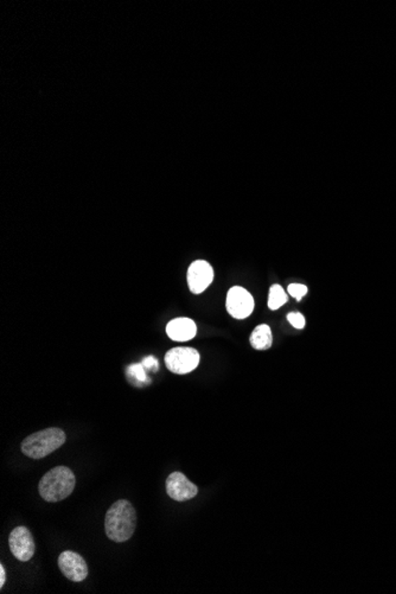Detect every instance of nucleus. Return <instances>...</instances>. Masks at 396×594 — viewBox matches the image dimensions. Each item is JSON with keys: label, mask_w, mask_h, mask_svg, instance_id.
<instances>
[{"label": "nucleus", "mask_w": 396, "mask_h": 594, "mask_svg": "<svg viewBox=\"0 0 396 594\" xmlns=\"http://www.w3.org/2000/svg\"><path fill=\"white\" fill-rule=\"evenodd\" d=\"M166 334L172 341H190L196 336V323L190 318H176L168 324Z\"/></svg>", "instance_id": "9d476101"}, {"label": "nucleus", "mask_w": 396, "mask_h": 594, "mask_svg": "<svg viewBox=\"0 0 396 594\" xmlns=\"http://www.w3.org/2000/svg\"><path fill=\"white\" fill-rule=\"evenodd\" d=\"M58 567L63 576L74 583H81L88 576V566L85 558L75 551H63L58 558Z\"/></svg>", "instance_id": "0eeeda50"}, {"label": "nucleus", "mask_w": 396, "mask_h": 594, "mask_svg": "<svg viewBox=\"0 0 396 594\" xmlns=\"http://www.w3.org/2000/svg\"><path fill=\"white\" fill-rule=\"evenodd\" d=\"M127 371H129V375L134 377L138 382H147L145 366H144L141 363H139V364H132V366H129Z\"/></svg>", "instance_id": "ddd939ff"}, {"label": "nucleus", "mask_w": 396, "mask_h": 594, "mask_svg": "<svg viewBox=\"0 0 396 594\" xmlns=\"http://www.w3.org/2000/svg\"><path fill=\"white\" fill-rule=\"evenodd\" d=\"M137 526V512L126 499H119L108 509L105 519V530L108 539L118 543L132 537Z\"/></svg>", "instance_id": "f257e3e1"}, {"label": "nucleus", "mask_w": 396, "mask_h": 594, "mask_svg": "<svg viewBox=\"0 0 396 594\" xmlns=\"http://www.w3.org/2000/svg\"><path fill=\"white\" fill-rule=\"evenodd\" d=\"M5 583H6V572H5L4 566L0 565V587L3 588Z\"/></svg>", "instance_id": "f3484780"}, {"label": "nucleus", "mask_w": 396, "mask_h": 594, "mask_svg": "<svg viewBox=\"0 0 396 594\" xmlns=\"http://www.w3.org/2000/svg\"><path fill=\"white\" fill-rule=\"evenodd\" d=\"M75 476L72 470L67 466H58L42 477L38 491L44 501L55 503L69 497L75 489Z\"/></svg>", "instance_id": "f03ea898"}, {"label": "nucleus", "mask_w": 396, "mask_h": 594, "mask_svg": "<svg viewBox=\"0 0 396 594\" xmlns=\"http://www.w3.org/2000/svg\"><path fill=\"white\" fill-rule=\"evenodd\" d=\"M287 320L292 324L296 329H304L305 327V317L299 312H291L287 314Z\"/></svg>", "instance_id": "2eb2a0df"}, {"label": "nucleus", "mask_w": 396, "mask_h": 594, "mask_svg": "<svg viewBox=\"0 0 396 594\" xmlns=\"http://www.w3.org/2000/svg\"><path fill=\"white\" fill-rule=\"evenodd\" d=\"M273 336H272L271 327L266 324L257 325L250 334V344L257 350H267L271 348Z\"/></svg>", "instance_id": "9b49d317"}, {"label": "nucleus", "mask_w": 396, "mask_h": 594, "mask_svg": "<svg viewBox=\"0 0 396 594\" xmlns=\"http://www.w3.org/2000/svg\"><path fill=\"white\" fill-rule=\"evenodd\" d=\"M141 364L145 366V369L154 370V371H157L158 366H159L157 359L154 357V356H147V357H145Z\"/></svg>", "instance_id": "dca6fc26"}, {"label": "nucleus", "mask_w": 396, "mask_h": 594, "mask_svg": "<svg viewBox=\"0 0 396 594\" xmlns=\"http://www.w3.org/2000/svg\"><path fill=\"white\" fill-rule=\"evenodd\" d=\"M287 291H289V295L294 297L298 302H300L304 295H306L307 287L305 285L291 284L289 285V288H287Z\"/></svg>", "instance_id": "4468645a"}, {"label": "nucleus", "mask_w": 396, "mask_h": 594, "mask_svg": "<svg viewBox=\"0 0 396 594\" xmlns=\"http://www.w3.org/2000/svg\"><path fill=\"white\" fill-rule=\"evenodd\" d=\"M287 302V295H286L285 291L282 290V286L280 285H273L271 288H269V295H268V307L272 309V311H275V309H278L279 307H282L284 304Z\"/></svg>", "instance_id": "f8f14e48"}, {"label": "nucleus", "mask_w": 396, "mask_h": 594, "mask_svg": "<svg viewBox=\"0 0 396 594\" xmlns=\"http://www.w3.org/2000/svg\"><path fill=\"white\" fill-rule=\"evenodd\" d=\"M254 298L246 288L234 286L227 295V309L236 319H245L254 311Z\"/></svg>", "instance_id": "39448f33"}, {"label": "nucleus", "mask_w": 396, "mask_h": 594, "mask_svg": "<svg viewBox=\"0 0 396 594\" xmlns=\"http://www.w3.org/2000/svg\"><path fill=\"white\" fill-rule=\"evenodd\" d=\"M214 280L213 267L203 260H197L191 263L188 270V284L190 291L195 295H200L205 291Z\"/></svg>", "instance_id": "6e6552de"}, {"label": "nucleus", "mask_w": 396, "mask_h": 594, "mask_svg": "<svg viewBox=\"0 0 396 594\" xmlns=\"http://www.w3.org/2000/svg\"><path fill=\"white\" fill-rule=\"evenodd\" d=\"M9 546L15 558L22 562L29 561L36 549L33 535L26 526H17L12 530L9 537Z\"/></svg>", "instance_id": "423d86ee"}, {"label": "nucleus", "mask_w": 396, "mask_h": 594, "mask_svg": "<svg viewBox=\"0 0 396 594\" xmlns=\"http://www.w3.org/2000/svg\"><path fill=\"white\" fill-rule=\"evenodd\" d=\"M166 492L173 501H189L198 494V487L183 473L173 472L166 479Z\"/></svg>", "instance_id": "1a4fd4ad"}, {"label": "nucleus", "mask_w": 396, "mask_h": 594, "mask_svg": "<svg viewBox=\"0 0 396 594\" xmlns=\"http://www.w3.org/2000/svg\"><path fill=\"white\" fill-rule=\"evenodd\" d=\"M65 430L61 428H47L31 434L22 442V452L31 459L46 458L65 444Z\"/></svg>", "instance_id": "7ed1b4c3"}, {"label": "nucleus", "mask_w": 396, "mask_h": 594, "mask_svg": "<svg viewBox=\"0 0 396 594\" xmlns=\"http://www.w3.org/2000/svg\"><path fill=\"white\" fill-rule=\"evenodd\" d=\"M200 363V354L193 348H173L165 355V364L170 371L178 375L189 373Z\"/></svg>", "instance_id": "20e7f679"}]
</instances>
